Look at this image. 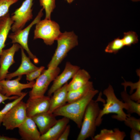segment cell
<instances>
[{
  "label": "cell",
  "mask_w": 140,
  "mask_h": 140,
  "mask_svg": "<svg viewBox=\"0 0 140 140\" xmlns=\"http://www.w3.org/2000/svg\"><path fill=\"white\" fill-rule=\"evenodd\" d=\"M99 92L93 89L81 98L65 104L53 113L55 116L66 117L74 122L80 128L86 108L90 101Z\"/></svg>",
  "instance_id": "1"
},
{
  "label": "cell",
  "mask_w": 140,
  "mask_h": 140,
  "mask_svg": "<svg viewBox=\"0 0 140 140\" xmlns=\"http://www.w3.org/2000/svg\"><path fill=\"white\" fill-rule=\"evenodd\" d=\"M103 94L107 98L106 102L104 103L103 107L100 109L96 121V127L99 126L101 124L102 117L104 115L110 113H114L112 116L113 118L117 120L124 121L129 114H127L124 111L125 109L127 111L128 107L127 104L120 100L116 97L113 87L110 85L104 89Z\"/></svg>",
  "instance_id": "2"
},
{
  "label": "cell",
  "mask_w": 140,
  "mask_h": 140,
  "mask_svg": "<svg viewBox=\"0 0 140 140\" xmlns=\"http://www.w3.org/2000/svg\"><path fill=\"white\" fill-rule=\"evenodd\" d=\"M102 94L100 92L97 99L96 100L92 99L88 105L77 140H85L88 138H92L94 136L96 127V121L100 110L98 102H105L104 100L101 97Z\"/></svg>",
  "instance_id": "3"
},
{
  "label": "cell",
  "mask_w": 140,
  "mask_h": 140,
  "mask_svg": "<svg viewBox=\"0 0 140 140\" xmlns=\"http://www.w3.org/2000/svg\"><path fill=\"white\" fill-rule=\"evenodd\" d=\"M56 40L57 47L47 67H58L68 52L78 44V37L73 31L61 33Z\"/></svg>",
  "instance_id": "4"
},
{
  "label": "cell",
  "mask_w": 140,
  "mask_h": 140,
  "mask_svg": "<svg viewBox=\"0 0 140 140\" xmlns=\"http://www.w3.org/2000/svg\"><path fill=\"white\" fill-rule=\"evenodd\" d=\"M61 33L59 25L51 19H45L36 24L33 39H42L47 45H51Z\"/></svg>",
  "instance_id": "5"
},
{
  "label": "cell",
  "mask_w": 140,
  "mask_h": 140,
  "mask_svg": "<svg viewBox=\"0 0 140 140\" xmlns=\"http://www.w3.org/2000/svg\"><path fill=\"white\" fill-rule=\"evenodd\" d=\"M60 72V68L58 67L54 68L47 67V69L44 70L36 79L32 90L29 92V97L44 96L50 84L59 75Z\"/></svg>",
  "instance_id": "6"
},
{
  "label": "cell",
  "mask_w": 140,
  "mask_h": 140,
  "mask_svg": "<svg viewBox=\"0 0 140 140\" xmlns=\"http://www.w3.org/2000/svg\"><path fill=\"white\" fill-rule=\"evenodd\" d=\"M42 8L39 12L34 19L26 27L18 31L9 34L8 37L11 40L13 44H19L28 54L29 57L35 63L38 62L39 60L37 57L31 52L28 45V37L31 28L41 20L43 13Z\"/></svg>",
  "instance_id": "7"
},
{
  "label": "cell",
  "mask_w": 140,
  "mask_h": 140,
  "mask_svg": "<svg viewBox=\"0 0 140 140\" xmlns=\"http://www.w3.org/2000/svg\"><path fill=\"white\" fill-rule=\"evenodd\" d=\"M26 104L22 100L14 106L4 117L2 123L7 130L18 127L27 117Z\"/></svg>",
  "instance_id": "8"
},
{
  "label": "cell",
  "mask_w": 140,
  "mask_h": 140,
  "mask_svg": "<svg viewBox=\"0 0 140 140\" xmlns=\"http://www.w3.org/2000/svg\"><path fill=\"white\" fill-rule=\"evenodd\" d=\"M33 0H25L11 16L13 22L11 30L12 32L21 30L33 18L32 7Z\"/></svg>",
  "instance_id": "9"
},
{
  "label": "cell",
  "mask_w": 140,
  "mask_h": 140,
  "mask_svg": "<svg viewBox=\"0 0 140 140\" xmlns=\"http://www.w3.org/2000/svg\"><path fill=\"white\" fill-rule=\"evenodd\" d=\"M22 76H19L14 80L4 79L0 81V83L2 89V94L10 97L11 96H20L24 92L22 91L28 88H32L35 81H33L26 83L20 82Z\"/></svg>",
  "instance_id": "10"
},
{
  "label": "cell",
  "mask_w": 140,
  "mask_h": 140,
  "mask_svg": "<svg viewBox=\"0 0 140 140\" xmlns=\"http://www.w3.org/2000/svg\"><path fill=\"white\" fill-rule=\"evenodd\" d=\"M50 97L45 95L29 97L26 103L27 116L31 117L39 114L48 112L50 107Z\"/></svg>",
  "instance_id": "11"
},
{
  "label": "cell",
  "mask_w": 140,
  "mask_h": 140,
  "mask_svg": "<svg viewBox=\"0 0 140 140\" xmlns=\"http://www.w3.org/2000/svg\"><path fill=\"white\" fill-rule=\"evenodd\" d=\"M21 47L19 44L14 43L10 48L3 50L0 55V81L5 79L9 68L15 63V54Z\"/></svg>",
  "instance_id": "12"
},
{
  "label": "cell",
  "mask_w": 140,
  "mask_h": 140,
  "mask_svg": "<svg viewBox=\"0 0 140 140\" xmlns=\"http://www.w3.org/2000/svg\"><path fill=\"white\" fill-rule=\"evenodd\" d=\"M80 69L77 66L72 64L70 62H66L65 68L62 72L58 75L53 80L52 85L48 90L47 95L50 96L53 93L59 89L71 79Z\"/></svg>",
  "instance_id": "13"
},
{
  "label": "cell",
  "mask_w": 140,
  "mask_h": 140,
  "mask_svg": "<svg viewBox=\"0 0 140 140\" xmlns=\"http://www.w3.org/2000/svg\"><path fill=\"white\" fill-rule=\"evenodd\" d=\"M18 128L21 139L24 140H39L41 134L31 117H27Z\"/></svg>",
  "instance_id": "14"
},
{
  "label": "cell",
  "mask_w": 140,
  "mask_h": 140,
  "mask_svg": "<svg viewBox=\"0 0 140 140\" xmlns=\"http://www.w3.org/2000/svg\"><path fill=\"white\" fill-rule=\"evenodd\" d=\"M53 113L48 112L37 114L31 118L39 130L41 135L46 132L56 123L57 120Z\"/></svg>",
  "instance_id": "15"
},
{
  "label": "cell",
  "mask_w": 140,
  "mask_h": 140,
  "mask_svg": "<svg viewBox=\"0 0 140 140\" xmlns=\"http://www.w3.org/2000/svg\"><path fill=\"white\" fill-rule=\"evenodd\" d=\"M21 55V64L17 69L13 72L7 74L5 79L11 80L17 76L26 75L29 73L38 69V67L34 65L31 61L30 58L25 54L24 49L20 48Z\"/></svg>",
  "instance_id": "16"
},
{
  "label": "cell",
  "mask_w": 140,
  "mask_h": 140,
  "mask_svg": "<svg viewBox=\"0 0 140 140\" xmlns=\"http://www.w3.org/2000/svg\"><path fill=\"white\" fill-rule=\"evenodd\" d=\"M67 82L62 87L55 91L50 98V107L48 111L53 113L57 109L66 104L68 91Z\"/></svg>",
  "instance_id": "17"
},
{
  "label": "cell",
  "mask_w": 140,
  "mask_h": 140,
  "mask_svg": "<svg viewBox=\"0 0 140 140\" xmlns=\"http://www.w3.org/2000/svg\"><path fill=\"white\" fill-rule=\"evenodd\" d=\"M69 120V118L65 117L57 120L46 132L41 135L39 140H58Z\"/></svg>",
  "instance_id": "18"
},
{
  "label": "cell",
  "mask_w": 140,
  "mask_h": 140,
  "mask_svg": "<svg viewBox=\"0 0 140 140\" xmlns=\"http://www.w3.org/2000/svg\"><path fill=\"white\" fill-rule=\"evenodd\" d=\"M13 23L9 12L0 18V55L5 46V41Z\"/></svg>",
  "instance_id": "19"
},
{
  "label": "cell",
  "mask_w": 140,
  "mask_h": 140,
  "mask_svg": "<svg viewBox=\"0 0 140 140\" xmlns=\"http://www.w3.org/2000/svg\"><path fill=\"white\" fill-rule=\"evenodd\" d=\"M90 76L89 73L84 69H79L68 84V92L76 90L82 87L89 81Z\"/></svg>",
  "instance_id": "20"
},
{
  "label": "cell",
  "mask_w": 140,
  "mask_h": 140,
  "mask_svg": "<svg viewBox=\"0 0 140 140\" xmlns=\"http://www.w3.org/2000/svg\"><path fill=\"white\" fill-rule=\"evenodd\" d=\"M126 136L125 132L118 128L113 130L102 129L100 133L91 138L93 140H123Z\"/></svg>",
  "instance_id": "21"
},
{
  "label": "cell",
  "mask_w": 140,
  "mask_h": 140,
  "mask_svg": "<svg viewBox=\"0 0 140 140\" xmlns=\"http://www.w3.org/2000/svg\"><path fill=\"white\" fill-rule=\"evenodd\" d=\"M94 89L93 82L89 81L80 88L75 90L68 91L67 102L68 103H69L78 100Z\"/></svg>",
  "instance_id": "22"
},
{
  "label": "cell",
  "mask_w": 140,
  "mask_h": 140,
  "mask_svg": "<svg viewBox=\"0 0 140 140\" xmlns=\"http://www.w3.org/2000/svg\"><path fill=\"white\" fill-rule=\"evenodd\" d=\"M121 96L124 102L128 105V109L127 111L128 114L136 113L140 116V103L132 100L126 90H124L121 93Z\"/></svg>",
  "instance_id": "23"
},
{
  "label": "cell",
  "mask_w": 140,
  "mask_h": 140,
  "mask_svg": "<svg viewBox=\"0 0 140 140\" xmlns=\"http://www.w3.org/2000/svg\"><path fill=\"white\" fill-rule=\"evenodd\" d=\"M124 46L122 39L119 37L110 42L105 50V52L116 54Z\"/></svg>",
  "instance_id": "24"
},
{
  "label": "cell",
  "mask_w": 140,
  "mask_h": 140,
  "mask_svg": "<svg viewBox=\"0 0 140 140\" xmlns=\"http://www.w3.org/2000/svg\"><path fill=\"white\" fill-rule=\"evenodd\" d=\"M55 0H39L40 6L45 11V19H51V14L56 7Z\"/></svg>",
  "instance_id": "25"
},
{
  "label": "cell",
  "mask_w": 140,
  "mask_h": 140,
  "mask_svg": "<svg viewBox=\"0 0 140 140\" xmlns=\"http://www.w3.org/2000/svg\"><path fill=\"white\" fill-rule=\"evenodd\" d=\"M27 94V93L24 92L21 96L14 100L13 101L6 104L3 108L0 110V126L6 114L14 106L22 100Z\"/></svg>",
  "instance_id": "26"
},
{
  "label": "cell",
  "mask_w": 140,
  "mask_h": 140,
  "mask_svg": "<svg viewBox=\"0 0 140 140\" xmlns=\"http://www.w3.org/2000/svg\"><path fill=\"white\" fill-rule=\"evenodd\" d=\"M122 39L124 46H128L137 43L138 41V36L136 33L132 31L124 32Z\"/></svg>",
  "instance_id": "27"
},
{
  "label": "cell",
  "mask_w": 140,
  "mask_h": 140,
  "mask_svg": "<svg viewBox=\"0 0 140 140\" xmlns=\"http://www.w3.org/2000/svg\"><path fill=\"white\" fill-rule=\"evenodd\" d=\"M125 124L131 129L140 131V119H137L129 114L124 121Z\"/></svg>",
  "instance_id": "28"
},
{
  "label": "cell",
  "mask_w": 140,
  "mask_h": 140,
  "mask_svg": "<svg viewBox=\"0 0 140 140\" xmlns=\"http://www.w3.org/2000/svg\"><path fill=\"white\" fill-rule=\"evenodd\" d=\"M19 0H0V18L9 12L10 7Z\"/></svg>",
  "instance_id": "29"
},
{
  "label": "cell",
  "mask_w": 140,
  "mask_h": 140,
  "mask_svg": "<svg viewBox=\"0 0 140 140\" xmlns=\"http://www.w3.org/2000/svg\"><path fill=\"white\" fill-rule=\"evenodd\" d=\"M45 67L42 66L36 70L26 75V80L29 81H34L42 73L44 70Z\"/></svg>",
  "instance_id": "30"
},
{
  "label": "cell",
  "mask_w": 140,
  "mask_h": 140,
  "mask_svg": "<svg viewBox=\"0 0 140 140\" xmlns=\"http://www.w3.org/2000/svg\"><path fill=\"white\" fill-rule=\"evenodd\" d=\"M125 82L122 83V84L123 85L124 87V90H126L127 87L128 86H130L131 87V90L130 93L131 94L134 89H136L138 90H140V79L139 81L135 83H132L131 82Z\"/></svg>",
  "instance_id": "31"
},
{
  "label": "cell",
  "mask_w": 140,
  "mask_h": 140,
  "mask_svg": "<svg viewBox=\"0 0 140 140\" xmlns=\"http://www.w3.org/2000/svg\"><path fill=\"white\" fill-rule=\"evenodd\" d=\"M70 126L68 124L65 128L58 140H67L70 133Z\"/></svg>",
  "instance_id": "32"
},
{
  "label": "cell",
  "mask_w": 140,
  "mask_h": 140,
  "mask_svg": "<svg viewBox=\"0 0 140 140\" xmlns=\"http://www.w3.org/2000/svg\"><path fill=\"white\" fill-rule=\"evenodd\" d=\"M131 140H140V131L134 129H131L130 133Z\"/></svg>",
  "instance_id": "33"
},
{
  "label": "cell",
  "mask_w": 140,
  "mask_h": 140,
  "mask_svg": "<svg viewBox=\"0 0 140 140\" xmlns=\"http://www.w3.org/2000/svg\"><path fill=\"white\" fill-rule=\"evenodd\" d=\"M19 96H13L10 97L7 96L3 94L0 93V104L4 101L8 100H15Z\"/></svg>",
  "instance_id": "34"
},
{
  "label": "cell",
  "mask_w": 140,
  "mask_h": 140,
  "mask_svg": "<svg viewBox=\"0 0 140 140\" xmlns=\"http://www.w3.org/2000/svg\"><path fill=\"white\" fill-rule=\"evenodd\" d=\"M18 139L13 137H10L4 136L3 135H0V140H18Z\"/></svg>",
  "instance_id": "35"
},
{
  "label": "cell",
  "mask_w": 140,
  "mask_h": 140,
  "mask_svg": "<svg viewBox=\"0 0 140 140\" xmlns=\"http://www.w3.org/2000/svg\"><path fill=\"white\" fill-rule=\"evenodd\" d=\"M67 2L69 3H72L74 0H65Z\"/></svg>",
  "instance_id": "36"
},
{
  "label": "cell",
  "mask_w": 140,
  "mask_h": 140,
  "mask_svg": "<svg viewBox=\"0 0 140 140\" xmlns=\"http://www.w3.org/2000/svg\"><path fill=\"white\" fill-rule=\"evenodd\" d=\"M2 89L0 83V93L2 94Z\"/></svg>",
  "instance_id": "37"
},
{
  "label": "cell",
  "mask_w": 140,
  "mask_h": 140,
  "mask_svg": "<svg viewBox=\"0 0 140 140\" xmlns=\"http://www.w3.org/2000/svg\"><path fill=\"white\" fill-rule=\"evenodd\" d=\"M132 1L134 2H137L138 1H139L140 0H131Z\"/></svg>",
  "instance_id": "38"
}]
</instances>
